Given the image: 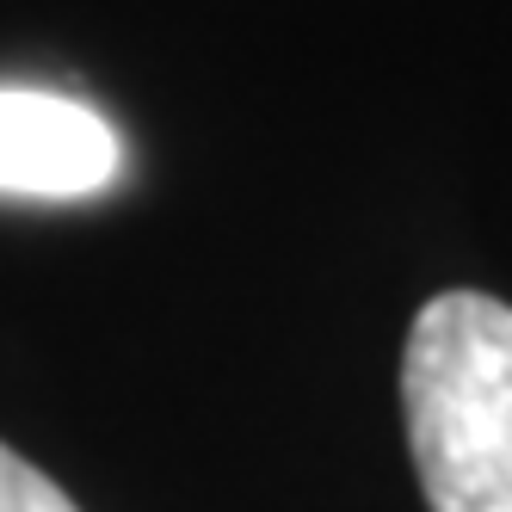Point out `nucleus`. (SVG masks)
I'll return each instance as SVG.
<instances>
[{"mask_svg": "<svg viewBox=\"0 0 512 512\" xmlns=\"http://www.w3.org/2000/svg\"><path fill=\"white\" fill-rule=\"evenodd\" d=\"M401 414L432 512H512V309L445 290L414 315Z\"/></svg>", "mask_w": 512, "mask_h": 512, "instance_id": "1", "label": "nucleus"}, {"mask_svg": "<svg viewBox=\"0 0 512 512\" xmlns=\"http://www.w3.org/2000/svg\"><path fill=\"white\" fill-rule=\"evenodd\" d=\"M124 142L93 105L0 87V192L7 198H93L118 179Z\"/></svg>", "mask_w": 512, "mask_h": 512, "instance_id": "2", "label": "nucleus"}, {"mask_svg": "<svg viewBox=\"0 0 512 512\" xmlns=\"http://www.w3.org/2000/svg\"><path fill=\"white\" fill-rule=\"evenodd\" d=\"M0 512H81L38 463H25L19 451L0 445Z\"/></svg>", "mask_w": 512, "mask_h": 512, "instance_id": "3", "label": "nucleus"}]
</instances>
